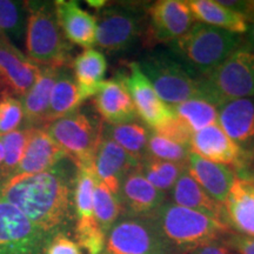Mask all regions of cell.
I'll return each mask as SVG.
<instances>
[{"label":"cell","mask_w":254,"mask_h":254,"mask_svg":"<svg viewBox=\"0 0 254 254\" xmlns=\"http://www.w3.org/2000/svg\"><path fill=\"white\" fill-rule=\"evenodd\" d=\"M77 170L66 158L45 172L9 177L0 182V198L17 207L47 236L67 233L74 222Z\"/></svg>","instance_id":"obj_1"},{"label":"cell","mask_w":254,"mask_h":254,"mask_svg":"<svg viewBox=\"0 0 254 254\" xmlns=\"http://www.w3.org/2000/svg\"><path fill=\"white\" fill-rule=\"evenodd\" d=\"M152 219L174 254L192 252L231 233L230 227L215 219L170 201L165 202Z\"/></svg>","instance_id":"obj_2"},{"label":"cell","mask_w":254,"mask_h":254,"mask_svg":"<svg viewBox=\"0 0 254 254\" xmlns=\"http://www.w3.org/2000/svg\"><path fill=\"white\" fill-rule=\"evenodd\" d=\"M243 45L239 34L195 23L182 38L171 44V51L193 77L199 79L221 65Z\"/></svg>","instance_id":"obj_3"},{"label":"cell","mask_w":254,"mask_h":254,"mask_svg":"<svg viewBox=\"0 0 254 254\" xmlns=\"http://www.w3.org/2000/svg\"><path fill=\"white\" fill-rule=\"evenodd\" d=\"M24 5L28 58L40 66H71L73 45L59 26L55 1H24Z\"/></svg>","instance_id":"obj_4"},{"label":"cell","mask_w":254,"mask_h":254,"mask_svg":"<svg viewBox=\"0 0 254 254\" xmlns=\"http://www.w3.org/2000/svg\"><path fill=\"white\" fill-rule=\"evenodd\" d=\"M104 122L90 109H79L43 127L77 168L93 167Z\"/></svg>","instance_id":"obj_5"},{"label":"cell","mask_w":254,"mask_h":254,"mask_svg":"<svg viewBox=\"0 0 254 254\" xmlns=\"http://www.w3.org/2000/svg\"><path fill=\"white\" fill-rule=\"evenodd\" d=\"M202 99L220 106L226 101L254 98V52L243 44L221 65L199 78Z\"/></svg>","instance_id":"obj_6"},{"label":"cell","mask_w":254,"mask_h":254,"mask_svg":"<svg viewBox=\"0 0 254 254\" xmlns=\"http://www.w3.org/2000/svg\"><path fill=\"white\" fill-rule=\"evenodd\" d=\"M138 64L158 97L170 106L201 98L199 79L187 71L171 50L152 51Z\"/></svg>","instance_id":"obj_7"},{"label":"cell","mask_w":254,"mask_h":254,"mask_svg":"<svg viewBox=\"0 0 254 254\" xmlns=\"http://www.w3.org/2000/svg\"><path fill=\"white\" fill-rule=\"evenodd\" d=\"M95 45L109 53L125 52L144 40L147 28V9L136 4L105 6L97 17Z\"/></svg>","instance_id":"obj_8"},{"label":"cell","mask_w":254,"mask_h":254,"mask_svg":"<svg viewBox=\"0 0 254 254\" xmlns=\"http://www.w3.org/2000/svg\"><path fill=\"white\" fill-rule=\"evenodd\" d=\"M101 254H174L152 218L125 215L106 234Z\"/></svg>","instance_id":"obj_9"},{"label":"cell","mask_w":254,"mask_h":254,"mask_svg":"<svg viewBox=\"0 0 254 254\" xmlns=\"http://www.w3.org/2000/svg\"><path fill=\"white\" fill-rule=\"evenodd\" d=\"M97 176L93 167L77 170L73 190L74 207V236L78 245L88 254H101L106 236L94 217L93 192Z\"/></svg>","instance_id":"obj_10"},{"label":"cell","mask_w":254,"mask_h":254,"mask_svg":"<svg viewBox=\"0 0 254 254\" xmlns=\"http://www.w3.org/2000/svg\"><path fill=\"white\" fill-rule=\"evenodd\" d=\"M51 238L0 198V254H45Z\"/></svg>","instance_id":"obj_11"},{"label":"cell","mask_w":254,"mask_h":254,"mask_svg":"<svg viewBox=\"0 0 254 254\" xmlns=\"http://www.w3.org/2000/svg\"><path fill=\"white\" fill-rule=\"evenodd\" d=\"M194 24L195 19L186 1H155L147 7V28L144 44L150 47L154 44H172L186 34Z\"/></svg>","instance_id":"obj_12"},{"label":"cell","mask_w":254,"mask_h":254,"mask_svg":"<svg viewBox=\"0 0 254 254\" xmlns=\"http://www.w3.org/2000/svg\"><path fill=\"white\" fill-rule=\"evenodd\" d=\"M126 71H120L124 84L128 91L139 119H141L146 126L154 131L176 117L172 107L158 97L151 82L141 72L138 62L129 63Z\"/></svg>","instance_id":"obj_13"},{"label":"cell","mask_w":254,"mask_h":254,"mask_svg":"<svg viewBox=\"0 0 254 254\" xmlns=\"http://www.w3.org/2000/svg\"><path fill=\"white\" fill-rule=\"evenodd\" d=\"M190 150L206 160L233 168L238 178H244L249 171V161L246 157L222 131L219 124L193 133Z\"/></svg>","instance_id":"obj_14"},{"label":"cell","mask_w":254,"mask_h":254,"mask_svg":"<svg viewBox=\"0 0 254 254\" xmlns=\"http://www.w3.org/2000/svg\"><path fill=\"white\" fill-rule=\"evenodd\" d=\"M41 66L0 34V92L20 99L39 77Z\"/></svg>","instance_id":"obj_15"},{"label":"cell","mask_w":254,"mask_h":254,"mask_svg":"<svg viewBox=\"0 0 254 254\" xmlns=\"http://www.w3.org/2000/svg\"><path fill=\"white\" fill-rule=\"evenodd\" d=\"M218 124L245 155L250 170L254 161V98L221 104L218 106Z\"/></svg>","instance_id":"obj_16"},{"label":"cell","mask_w":254,"mask_h":254,"mask_svg":"<svg viewBox=\"0 0 254 254\" xmlns=\"http://www.w3.org/2000/svg\"><path fill=\"white\" fill-rule=\"evenodd\" d=\"M119 198L124 214L141 218H152L167 201L166 193L157 190L146 180L139 165L123 178Z\"/></svg>","instance_id":"obj_17"},{"label":"cell","mask_w":254,"mask_h":254,"mask_svg":"<svg viewBox=\"0 0 254 254\" xmlns=\"http://www.w3.org/2000/svg\"><path fill=\"white\" fill-rule=\"evenodd\" d=\"M93 106L99 118L109 125L139 120L120 71L116 77L103 81L99 92L93 98Z\"/></svg>","instance_id":"obj_18"},{"label":"cell","mask_w":254,"mask_h":254,"mask_svg":"<svg viewBox=\"0 0 254 254\" xmlns=\"http://www.w3.org/2000/svg\"><path fill=\"white\" fill-rule=\"evenodd\" d=\"M138 165V161L123 147L103 134L95 153L93 166L97 179L109 187L111 192L119 195L123 178Z\"/></svg>","instance_id":"obj_19"},{"label":"cell","mask_w":254,"mask_h":254,"mask_svg":"<svg viewBox=\"0 0 254 254\" xmlns=\"http://www.w3.org/2000/svg\"><path fill=\"white\" fill-rule=\"evenodd\" d=\"M57 19L64 36L72 45L92 49L97 38V18L82 9L74 0L55 1Z\"/></svg>","instance_id":"obj_20"},{"label":"cell","mask_w":254,"mask_h":254,"mask_svg":"<svg viewBox=\"0 0 254 254\" xmlns=\"http://www.w3.org/2000/svg\"><path fill=\"white\" fill-rule=\"evenodd\" d=\"M186 168L190 177L212 199L219 204L225 205L231 187L237 178L233 168L212 163L192 152L187 159Z\"/></svg>","instance_id":"obj_21"},{"label":"cell","mask_w":254,"mask_h":254,"mask_svg":"<svg viewBox=\"0 0 254 254\" xmlns=\"http://www.w3.org/2000/svg\"><path fill=\"white\" fill-rule=\"evenodd\" d=\"M66 154L44 128H32L26 151L13 176L45 172L66 159Z\"/></svg>","instance_id":"obj_22"},{"label":"cell","mask_w":254,"mask_h":254,"mask_svg":"<svg viewBox=\"0 0 254 254\" xmlns=\"http://www.w3.org/2000/svg\"><path fill=\"white\" fill-rule=\"evenodd\" d=\"M60 67L41 66L39 77L30 90L20 98L24 110L23 128H43L46 125L52 88Z\"/></svg>","instance_id":"obj_23"},{"label":"cell","mask_w":254,"mask_h":254,"mask_svg":"<svg viewBox=\"0 0 254 254\" xmlns=\"http://www.w3.org/2000/svg\"><path fill=\"white\" fill-rule=\"evenodd\" d=\"M224 206L227 226L238 234L254 238L253 184L237 177Z\"/></svg>","instance_id":"obj_24"},{"label":"cell","mask_w":254,"mask_h":254,"mask_svg":"<svg viewBox=\"0 0 254 254\" xmlns=\"http://www.w3.org/2000/svg\"><path fill=\"white\" fill-rule=\"evenodd\" d=\"M170 193L174 204L194 209V211L208 215L227 226L225 206L212 199L202 190V187L190 177L187 168H185V171L178 178L177 183L174 184Z\"/></svg>","instance_id":"obj_25"},{"label":"cell","mask_w":254,"mask_h":254,"mask_svg":"<svg viewBox=\"0 0 254 254\" xmlns=\"http://www.w3.org/2000/svg\"><path fill=\"white\" fill-rule=\"evenodd\" d=\"M85 101L86 100L79 90L71 66L60 67L55 86L52 88V93H51L46 125L51 122H55L57 119L75 112L80 109Z\"/></svg>","instance_id":"obj_26"},{"label":"cell","mask_w":254,"mask_h":254,"mask_svg":"<svg viewBox=\"0 0 254 254\" xmlns=\"http://www.w3.org/2000/svg\"><path fill=\"white\" fill-rule=\"evenodd\" d=\"M71 69L85 100L97 95L107 71V60L100 51L84 50L71 63Z\"/></svg>","instance_id":"obj_27"},{"label":"cell","mask_w":254,"mask_h":254,"mask_svg":"<svg viewBox=\"0 0 254 254\" xmlns=\"http://www.w3.org/2000/svg\"><path fill=\"white\" fill-rule=\"evenodd\" d=\"M186 2L195 21L239 36L247 32L249 23L245 15L225 7L217 0H187Z\"/></svg>","instance_id":"obj_28"},{"label":"cell","mask_w":254,"mask_h":254,"mask_svg":"<svg viewBox=\"0 0 254 254\" xmlns=\"http://www.w3.org/2000/svg\"><path fill=\"white\" fill-rule=\"evenodd\" d=\"M151 129L139 120L119 125H103V134L117 142L138 163L148 155V138Z\"/></svg>","instance_id":"obj_29"},{"label":"cell","mask_w":254,"mask_h":254,"mask_svg":"<svg viewBox=\"0 0 254 254\" xmlns=\"http://www.w3.org/2000/svg\"><path fill=\"white\" fill-rule=\"evenodd\" d=\"M171 107L177 118L183 120L193 133L218 124V107L202 98H192Z\"/></svg>","instance_id":"obj_30"},{"label":"cell","mask_w":254,"mask_h":254,"mask_svg":"<svg viewBox=\"0 0 254 254\" xmlns=\"http://www.w3.org/2000/svg\"><path fill=\"white\" fill-rule=\"evenodd\" d=\"M186 168V164H176L159 160L147 155L139 163V170L151 185L161 192H171L178 178Z\"/></svg>","instance_id":"obj_31"},{"label":"cell","mask_w":254,"mask_h":254,"mask_svg":"<svg viewBox=\"0 0 254 254\" xmlns=\"http://www.w3.org/2000/svg\"><path fill=\"white\" fill-rule=\"evenodd\" d=\"M94 217L105 236L111 227L124 215V209L119 195L111 192L107 186L97 179L93 192Z\"/></svg>","instance_id":"obj_32"},{"label":"cell","mask_w":254,"mask_h":254,"mask_svg":"<svg viewBox=\"0 0 254 254\" xmlns=\"http://www.w3.org/2000/svg\"><path fill=\"white\" fill-rule=\"evenodd\" d=\"M31 133L32 128H19L2 135L5 154L0 167V182L7 179L15 172L26 151Z\"/></svg>","instance_id":"obj_33"},{"label":"cell","mask_w":254,"mask_h":254,"mask_svg":"<svg viewBox=\"0 0 254 254\" xmlns=\"http://www.w3.org/2000/svg\"><path fill=\"white\" fill-rule=\"evenodd\" d=\"M24 1L0 0V34L9 40L19 41L25 33V17H26Z\"/></svg>","instance_id":"obj_34"},{"label":"cell","mask_w":254,"mask_h":254,"mask_svg":"<svg viewBox=\"0 0 254 254\" xmlns=\"http://www.w3.org/2000/svg\"><path fill=\"white\" fill-rule=\"evenodd\" d=\"M190 150L186 146L170 140L154 131L150 132L148 138V155L159 160L176 164H186Z\"/></svg>","instance_id":"obj_35"},{"label":"cell","mask_w":254,"mask_h":254,"mask_svg":"<svg viewBox=\"0 0 254 254\" xmlns=\"http://www.w3.org/2000/svg\"><path fill=\"white\" fill-rule=\"evenodd\" d=\"M23 104L14 95L1 93L0 95V135L23 128Z\"/></svg>","instance_id":"obj_36"},{"label":"cell","mask_w":254,"mask_h":254,"mask_svg":"<svg viewBox=\"0 0 254 254\" xmlns=\"http://www.w3.org/2000/svg\"><path fill=\"white\" fill-rule=\"evenodd\" d=\"M155 133L165 136V138L170 139V140L176 141L178 144H182L186 147L190 148V138L193 135V131L186 125L183 120H180L177 117L171 119L170 122L164 124L159 128L154 129Z\"/></svg>","instance_id":"obj_37"},{"label":"cell","mask_w":254,"mask_h":254,"mask_svg":"<svg viewBox=\"0 0 254 254\" xmlns=\"http://www.w3.org/2000/svg\"><path fill=\"white\" fill-rule=\"evenodd\" d=\"M45 254H84L82 249L68 237L67 233H58L51 238Z\"/></svg>","instance_id":"obj_38"},{"label":"cell","mask_w":254,"mask_h":254,"mask_svg":"<svg viewBox=\"0 0 254 254\" xmlns=\"http://www.w3.org/2000/svg\"><path fill=\"white\" fill-rule=\"evenodd\" d=\"M222 243L236 254H254V238L228 233Z\"/></svg>","instance_id":"obj_39"},{"label":"cell","mask_w":254,"mask_h":254,"mask_svg":"<svg viewBox=\"0 0 254 254\" xmlns=\"http://www.w3.org/2000/svg\"><path fill=\"white\" fill-rule=\"evenodd\" d=\"M190 254H236L222 243L221 240L212 241L192 251Z\"/></svg>","instance_id":"obj_40"},{"label":"cell","mask_w":254,"mask_h":254,"mask_svg":"<svg viewBox=\"0 0 254 254\" xmlns=\"http://www.w3.org/2000/svg\"><path fill=\"white\" fill-rule=\"evenodd\" d=\"M245 45L254 52V21L249 24V28L245 33Z\"/></svg>","instance_id":"obj_41"},{"label":"cell","mask_w":254,"mask_h":254,"mask_svg":"<svg viewBox=\"0 0 254 254\" xmlns=\"http://www.w3.org/2000/svg\"><path fill=\"white\" fill-rule=\"evenodd\" d=\"M245 18L247 20H251V23L254 21V0H252V1H247Z\"/></svg>","instance_id":"obj_42"},{"label":"cell","mask_w":254,"mask_h":254,"mask_svg":"<svg viewBox=\"0 0 254 254\" xmlns=\"http://www.w3.org/2000/svg\"><path fill=\"white\" fill-rule=\"evenodd\" d=\"M87 4L91 6V7L94 8H104L106 6V1L101 0V1H97V0H88Z\"/></svg>","instance_id":"obj_43"},{"label":"cell","mask_w":254,"mask_h":254,"mask_svg":"<svg viewBox=\"0 0 254 254\" xmlns=\"http://www.w3.org/2000/svg\"><path fill=\"white\" fill-rule=\"evenodd\" d=\"M244 179H245V180H249V182L252 183V184H253V186H254V161L252 163V165H251V167H250L249 172H247L246 177L244 178Z\"/></svg>","instance_id":"obj_44"},{"label":"cell","mask_w":254,"mask_h":254,"mask_svg":"<svg viewBox=\"0 0 254 254\" xmlns=\"http://www.w3.org/2000/svg\"><path fill=\"white\" fill-rule=\"evenodd\" d=\"M4 142H2V135H0V167H1L2 161H4Z\"/></svg>","instance_id":"obj_45"}]
</instances>
